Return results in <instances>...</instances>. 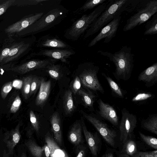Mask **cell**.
<instances>
[{
  "label": "cell",
  "instance_id": "4",
  "mask_svg": "<svg viewBox=\"0 0 157 157\" xmlns=\"http://www.w3.org/2000/svg\"><path fill=\"white\" fill-rule=\"evenodd\" d=\"M126 1L109 0L105 10L86 31L83 39L96 33L114 18L121 15L122 7Z\"/></svg>",
  "mask_w": 157,
  "mask_h": 157
},
{
  "label": "cell",
  "instance_id": "9",
  "mask_svg": "<svg viewBox=\"0 0 157 157\" xmlns=\"http://www.w3.org/2000/svg\"><path fill=\"white\" fill-rule=\"evenodd\" d=\"M121 18V15L118 16L103 27L98 34L90 41L88 47H91L95 45L104 39V43H107L111 41L116 35Z\"/></svg>",
  "mask_w": 157,
  "mask_h": 157
},
{
  "label": "cell",
  "instance_id": "44",
  "mask_svg": "<svg viewBox=\"0 0 157 157\" xmlns=\"http://www.w3.org/2000/svg\"><path fill=\"white\" fill-rule=\"evenodd\" d=\"M44 145L45 146L44 153L46 157H50V148L46 143Z\"/></svg>",
  "mask_w": 157,
  "mask_h": 157
},
{
  "label": "cell",
  "instance_id": "21",
  "mask_svg": "<svg viewBox=\"0 0 157 157\" xmlns=\"http://www.w3.org/2000/svg\"><path fill=\"white\" fill-rule=\"evenodd\" d=\"M149 0H127L122 7L123 12L133 14L146 6Z\"/></svg>",
  "mask_w": 157,
  "mask_h": 157
},
{
  "label": "cell",
  "instance_id": "47",
  "mask_svg": "<svg viewBox=\"0 0 157 157\" xmlns=\"http://www.w3.org/2000/svg\"><path fill=\"white\" fill-rule=\"evenodd\" d=\"M120 157H130L128 155L122 152V153L120 155Z\"/></svg>",
  "mask_w": 157,
  "mask_h": 157
},
{
  "label": "cell",
  "instance_id": "8",
  "mask_svg": "<svg viewBox=\"0 0 157 157\" xmlns=\"http://www.w3.org/2000/svg\"><path fill=\"white\" fill-rule=\"evenodd\" d=\"M121 118L119 125L120 139L123 144L131 138L137 122L136 116L125 108L121 111Z\"/></svg>",
  "mask_w": 157,
  "mask_h": 157
},
{
  "label": "cell",
  "instance_id": "7",
  "mask_svg": "<svg viewBox=\"0 0 157 157\" xmlns=\"http://www.w3.org/2000/svg\"><path fill=\"white\" fill-rule=\"evenodd\" d=\"M83 117L95 127L106 142L112 147L115 145L116 131L99 118L81 111Z\"/></svg>",
  "mask_w": 157,
  "mask_h": 157
},
{
  "label": "cell",
  "instance_id": "37",
  "mask_svg": "<svg viewBox=\"0 0 157 157\" xmlns=\"http://www.w3.org/2000/svg\"><path fill=\"white\" fill-rule=\"evenodd\" d=\"M130 157H157V151H137Z\"/></svg>",
  "mask_w": 157,
  "mask_h": 157
},
{
  "label": "cell",
  "instance_id": "33",
  "mask_svg": "<svg viewBox=\"0 0 157 157\" xmlns=\"http://www.w3.org/2000/svg\"><path fill=\"white\" fill-rule=\"evenodd\" d=\"M33 76L29 75L22 78V95L25 99H27L30 96L31 84Z\"/></svg>",
  "mask_w": 157,
  "mask_h": 157
},
{
  "label": "cell",
  "instance_id": "1",
  "mask_svg": "<svg viewBox=\"0 0 157 157\" xmlns=\"http://www.w3.org/2000/svg\"><path fill=\"white\" fill-rule=\"evenodd\" d=\"M101 55L108 57L115 66L113 76L118 81H127L130 78L134 67V55L130 47L124 46L113 53L108 52L98 51Z\"/></svg>",
  "mask_w": 157,
  "mask_h": 157
},
{
  "label": "cell",
  "instance_id": "6",
  "mask_svg": "<svg viewBox=\"0 0 157 157\" xmlns=\"http://www.w3.org/2000/svg\"><path fill=\"white\" fill-rule=\"evenodd\" d=\"M157 12V0H149L147 5L133 14L124 26V32L130 30L141 25L149 20Z\"/></svg>",
  "mask_w": 157,
  "mask_h": 157
},
{
  "label": "cell",
  "instance_id": "5",
  "mask_svg": "<svg viewBox=\"0 0 157 157\" xmlns=\"http://www.w3.org/2000/svg\"><path fill=\"white\" fill-rule=\"evenodd\" d=\"M79 67L82 70L79 78L83 85L93 91L104 94V89L97 76L99 67L92 62L84 63Z\"/></svg>",
  "mask_w": 157,
  "mask_h": 157
},
{
  "label": "cell",
  "instance_id": "15",
  "mask_svg": "<svg viewBox=\"0 0 157 157\" xmlns=\"http://www.w3.org/2000/svg\"><path fill=\"white\" fill-rule=\"evenodd\" d=\"M98 113L101 117L115 126L119 124V119L116 111L114 107L109 104L104 102L99 98L98 101Z\"/></svg>",
  "mask_w": 157,
  "mask_h": 157
},
{
  "label": "cell",
  "instance_id": "22",
  "mask_svg": "<svg viewBox=\"0 0 157 157\" xmlns=\"http://www.w3.org/2000/svg\"><path fill=\"white\" fill-rule=\"evenodd\" d=\"M45 139L50 149V157H69L67 153L60 148L53 138L47 135Z\"/></svg>",
  "mask_w": 157,
  "mask_h": 157
},
{
  "label": "cell",
  "instance_id": "12",
  "mask_svg": "<svg viewBox=\"0 0 157 157\" xmlns=\"http://www.w3.org/2000/svg\"><path fill=\"white\" fill-rule=\"evenodd\" d=\"M20 126L18 124L15 128L4 133L3 141L5 144V148L3 157H10L13 155L14 148L21 138Z\"/></svg>",
  "mask_w": 157,
  "mask_h": 157
},
{
  "label": "cell",
  "instance_id": "39",
  "mask_svg": "<svg viewBox=\"0 0 157 157\" xmlns=\"http://www.w3.org/2000/svg\"><path fill=\"white\" fill-rule=\"evenodd\" d=\"M13 87V82H10L4 85L2 87L1 94L2 98L5 99L9 92L11 90Z\"/></svg>",
  "mask_w": 157,
  "mask_h": 157
},
{
  "label": "cell",
  "instance_id": "36",
  "mask_svg": "<svg viewBox=\"0 0 157 157\" xmlns=\"http://www.w3.org/2000/svg\"><path fill=\"white\" fill-rule=\"evenodd\" d=\"M41 79L37 76L33 77L31 84L30 96L35 94L40 88Z\"/></svg>",
  "mask_w": 157,
  "mask_h": 157
},
{
  "label": "cell",
  "instance_id": "38",
  "mask_svg": "<svg viewBox=\"0 0 157 157\" xmlns=\"http://www.w3.org/2000/svg\"><path fill=\"white\" fill-rule=\"evenodd\" d=\"M29 117L31 124L33 129L38 133L39 129L38 122L35 113L32 110H30V111Z\"/></svg>",
  "mask_w": 157,
  "mask_h": 157
},
{
  "label": "cell",
  "instance_id": "29",
  "mask_svg": "<svg viewBox=\"0 0 157 157\" xmlns=\"http://www.w3.org/2000/svg\"><path fill=\"white\" fill-rule=\"evenodd\" d=\"M63 106L65 113L67 114L71 113L74 110L75 106L72 97V92L71 90H67L64 94Z\"/></svg>",
  "mask_w": 157,
  "mask_h": 157
},
{
  "label": "cell",
  "instance_id": "40",
  "mask_svg": "<svg viewBox=\"0 0 157 157\" xmlns=\"http://www.w3.org/2000/svg\"><path fill=\"white\" fill-rule=\"evenodd\" d=\"M21 104V99L19 95H17L14 99L11 105L10 109V112L15 113L17 112L19 110Z\"/></svg>",
  "mask_w": 157,
  "mask_h": 157
},
{
  "label": "cell",
  "instance_id": "13",
  "mask_svg": "<svg viewBox=\"0 0 157 157\" xmlns=\"http://www.w3.org/2000/svg\"><path fill=\"white\" fill-rule=\"evenodd\" d=\"M36 46L40 48L71 49L73 48L58 36L48 34L40 37L36 41Z\"/></svg>",
  "mask_w": 157,
  "mask_h": 157
},
{
  "label": "cell",
  "instance_id": "17",
  "mask_svg": "<svg viewBox=\"0 0 157 157\" xmlns=\"http://www.w3.org/2000/svg\"><path fill=\"white\" fill-rule=\"evenodd\" d=\"M138 79L143 82L147 87L155 85L157 82V63L142 71L139 75Z\"/></svg>",
  "mask_w": 157,
  "mask_h": 157
},
{
  "label": "cell",
  "instance_id": "34",
  "mask_svg": "<svg viewBox=\"0 0 157 157\" xmlns=\"http://www.w3.org/2000/svg\"><path fill=\"white\" fill-rule=\"evenodd\" d=\"M154 95L149 92H142L137 94L132 99V101L135 102H140L152 99Z\"/></svg>",
  "mask_w": 157,
  "mask_h": 157
},
{
  "label": "cell",
  "instance_id": "28",
  "mask_svg": "<svg viewBox=\"0 0 157 157\" xmlns=\"http://www.w3.org/2000/svg\"><path fill=\"white\" fill-rule=\"evenodd\" d=\"M78 93L81 97L85 106L94 110L93 105L96 96L90 91L86 92L83 90H80Z\"/></svg>",
  "mask_w": 157,
  "mask_h": 157
},
{
  "label": "cell",
  "instance_id": "45",
  "mask_svg": "<svg viewBox=\"0 0 157 157\" xmlns=\"http://www.w3.org/2000/svg\"><path fill=\"white\" fill-rule=\"evenodd\" d=\"M85 153V149H82L79 151L76 157H84Z\"/></svg>",
  "mask_w": 157,
  "mask_h": 157
},
{
  "label": "cell",
  "instance_id": "23",
  "mask_svg": "<svg viewBox=\"0 0 157 157\" xmlns=\"http://www.w3.org/2000/svg\"><path fill=\"white\" fill-rule=\"evenodd\" d=\"M82 127L78 122L73 125L70 131L68 138L70 141L76 145L79 144L83 141L82 134Z\"/></svg>",
  "mask_w": 157,
  "mask_h": 157
},
{
  "label": "cell",
  "instance_id": "16",
  "mask_svg": "<svg viewBox=\"0 0 157 157\" xmlns=\"http://www.w3.org/2000/svg\"><path fill=\"white\" fill-rule=\"evenodd\" d=\"M36 40L27 43L22 41L13 44L9 53L0 64V66L15 60L24 52L30 50Z\"/></svg>",
  "mask_w": 157,
  "mask_h": 157
},
{
  "label": "cell",
  "instance_id": "31",
  "mask_svg": "<svg viewBox=\"0 0 157 157\" xmlns=\"http://www.w3.org/2000/svg\"><path fill=\"white\" fill-rule=\"evenodd\" d=\"M63 67L60 64L55 63L49 65L45 68L47 69V71L52 78L58 80L60 78Z\"/></svg>",
  "mask_w": 157,
  "mask_h": 157
},
{
  "label": "cell",
  "instance_id": "41",
  "mask_svg": "<svg viewBox=\"0 0 157 157\" xmlns=\"http://www.w3.org/2000/svg\"><path fill=\"white\" fill-rule=\"evenodd\" d=\"M81 86V82L78 76H76L71 86L72 91L74 94H75L80 90Z\"/></svg>",
  "mask_w": 157,
  "mask_h": 157
},
{
  "label": "cell",
  "instance_id": "43",
  "mask_svg": "<svg viewBox=\"0 0 157 157\" xmlns=\"http://www.w3.org/2000/svg\"><path fill=\"white\" fill-rule=\"evenodd\" d=\"M13 45L8 47H6L0 52V64L9 53Z\"/></svg>",
  "mask_w": 157,
  "mask_h": 157
},
{
  "label": "cell",
  "instance_id": "26",
  "mask_svg": "<svg viewBox=\"0 0 157 157\" xmlns=\"http://www.w3.org/2000/svg\"><path fill=\"white\" fill-rule=\"evenodd\" d=\"M25 145L34 157H42L44 152L45 146H38L32 140H29L26 142Z\"/></svg>",
  "mask_w": 157,
  "mask_h": 157
},
{
  "label": "cell",
  "instance_id": "20",
  "mask_svg": "<svg viewBox=\"0 0 157 157\" xmlns=\"http://www.w3.org/2000/svg\"><path fill=\"white\" fill-rule=\"evenodd\" d=\"M50 122L53 133L55 140L59 144L62 143V137L60 117L57 113L53 114L50 118Z\"/></svg>",
  "mask_w": 157,
  "mask_h": 157
},
{
  "label": "cell",
  "instance_id": "32",
  "mask_svg": "<svg viewBox=\"0 0 157 157\" xmlns=\"http://www.w3.org/2000/svg\"><path fill=\"white\" fill-rule=\"evenodd\" d=\"M137 151L136 145L133 140L129 139L124 144L122 153L131 157Z\"/></svg>",
  "mask_w": 157,
  "mask_h": 157
},
{
  "label": "cell",
  "instance_id": "2",
  "mask_svg": "<svg viewBox=\"0 0 157 157\" xmlns=\"http://www.w3.org/2000/svg\"><path fill=\"white\" fill-rule=\"evenodd\" d=\"M69 11L63 6L57 5L26 29L25 34L33 35L51 29L60 23Z\"/></svg>",
  "mask_w": 157,
  "mask_h": 157
},
{
  "label": "cell",
  "instance_id": "18",
  "mask_svg": "<svg viewBox=\"0 0 157 157\" xmlns=\"http://www.w3.org/2000/svg\"><path fill=\"white\" fill-rule=\"evenodd\" d=\"M82 127L87 145L92 155H97L99 148L100 141L96 136L89 131L87 129L84 121L81 119Z\"/></svg>",
  "mask_w": 157,
  "mask_h": 157
},
{
  "label": "cell",
  "instance_id": "35",
  "mask_svg": "<svg viewBox=\"0 0 157 157\" xmlns=\"http://www.w3.org/2000/svg\"><path fill=\"white\" fill-rule=\"evenodd\" d=\"M140 136L143 140L152 148L157 150V139L151 136L146 135L140 132H139Z\"/></svg>",
  "mask_w": 157,
  "mask_h": 157
},
{
  "label": "cell",
  "instance_id": "24",
  "mask_svg": "<svg viewBox=\"0 0 157 157\" xmlns=\"http://www.w3.org/2000/svg\"><path fill=\"white\" fill-rule=\"evenodd\" d=\"M141 126L144 129L157 135V114L149 115L145 119L141 122Z\"/></svg>",
  "mask_w": 157,
  "mask_h": 157
},
{
  "label": "cell",
  "instance_id": "25",
  "mask_svg": "<svg viewBox=\"0 0 157 157\" xmlns=\"http://www.w3.org/2000/svg\"><path fill=\"white\" fill-rule=\"evenodd\" d=\"M101 75L106 79L113 93L117 97L123 98L125 94V91L109 75L104 73H102Z\"/></svg>",
  "mask_w": 157,
  "mask_h": 157
},
{
  "label": "cell",
  "instance_id": "42",
  "mask_svg": "<svg viewBox=\"0 0 157 157\" xmlns=\"http://www.w3.org/2000/svg\"><path fill=\"white\" fill-rule=\"evenodd\" d=\"M14 0H9L0 5V16L4 13L7 9L10 7L14 2Z\"/></svg>",
  "mask_w": 157,
  "mask_h": 157
},
{
  "label": "cell",
  "instance_id": "3",
  "mask_svg": "<svg viewBox=\"0 0 157 157\" xmlns=\"http://www.w3.org/2000/svg\"><path fill=\"white\" fill-rule=\"evenodd\" d=\"M109 0L97 6L89 14H84L75 21L65 31L64 37L73 41L77 40L89 29L90 25L105 10Z\"/></svg>",
  "mask_w": 157,
  "mask_h": 157
},
{
  "label": "cell",
  "instance_id": "30",
  "mask_svg": "<svg viewBox=\"0 0 157 157\" xmlns=\"http://www.w3.org/2000/svg\"><path fill=\"white\" fill-rule=\"evenodd\" d=\"M157 33V14L153 15L152 18L145 25L144 35H152Z\"/></svg>",
  "mask_w": 157,
  "mask_h": 157
},
{
  "label": "cell",
  "instance_id": "27",
  "mask_svg": "<svg viewBox=\"0 0 157 157\" xmlns=\"http://www.w3.org/2000/svg\"><path fill=\"white\" fill-rule=\"evenodd\" d=\"M107 0H87L80 8L74 12L76 14H81L87 10L92 9L107 1Z\"/></svg>",
  "mask_w": 157,
  "mask_h": 157
},
{
  "label": "cell",
  "instance_id": "14",
  "mask_svg": "<svg viewBox=\"0 0 157 157\" xmlns=\"http://www.w3.org/2000/svg\"><path fill=\"white\" fill-rule=\"evenodd\" d=\"M41 12L26 16L21 20L10 25L5 29V32L9 34L17 33L25 29L40 18L44 15Z\"/></svg>",
  "mask_w": 157,
  "mask_h": 157
},
{
  "label": "cell",
  "instance_id": "19",
  "mask_svg": "<svg viewBox=\"0 0 157 157\" xmlns=\"http://www.w3.org/2000/svg\"><path fill=\"white\" fill-rule=\"evenodd\" d=\"M51 81H45L42 78L39 93L35 100V104L37 106H42L47 100L50 93Z\"/></svg>",
  "mask_w": 157,
  "mask_h": 157
},
{
  "label": "cell",
  "instance_id": "10",
  "mask_svg": "<svg viewBox=\"0 0 157 157\" xmlns=\"http://www.w3.org/2000/svg\"><path fill=\"white\" fill-rule=\"evenodd\" d=\"M75 53V51L73 49H41L37 52L32 53L30 56L47 57L69 64L70 63L69 59Z\"/></svg>",
  "mask_w": 157,
  "mask_h": 157
},
{
  "label": "cell",
  "instance_id": "48",
  "mask_svg": "<svg viewBox=\"0 0 157 157\" xmlns=\"http://www.w3.org/2000/svg\"><path fill=\"white\" fill-rule=\"evenodd\" d=\"M4 71H5L3 68H0V75H2Z\"/></svg>",
  "mask_w": 157,
  "mask_h": 157
},
{
  "label": "cell",
  "instance_id": "49",
  "mask_svg": "<svg viewBox=\"0 0 157 157\" xmlns=\"http://www.w3.org/2000/svg\"><path fill=\"white\" fill-rule=\"evenodd\" d=\"M20 157H26V156L25 155V154L24 153H23L21 155V156H20Z\"/></svg>",
  "mask_w": 157,
  "mask_h": 157
},
{
  "label": "cell",
  "instance_id": "46",
  "mask_svg": "<svg viewBox=\"0 0 157 157\" xmlns=\"http://www.w3.org/2000/svg\"><path fill=\"white\" fill-rule=\"evenodd\" d=\"M103 157H114L113 154L111 153L106 154Z\"/></svg>",
  "mask_w": 157,
  "mask_h": 157
},
{
  "label": "cell",
  "instance_id": "11",
  "mask_svg": "<svg viewBox=\"0 0 157 157\" xmlns=\"http://www.w3.org/2000/svg\"><path fill=\"white\" fill-rule=\"evenodd\" d=\"M58 61L47 58L44 59H33L20 65L8 68L10 70L21 74H24L37 69L45 68L49 65Z\"/></svg>",
  "mask_w": 157,
  "mask_h": 157
}]
</instances>
